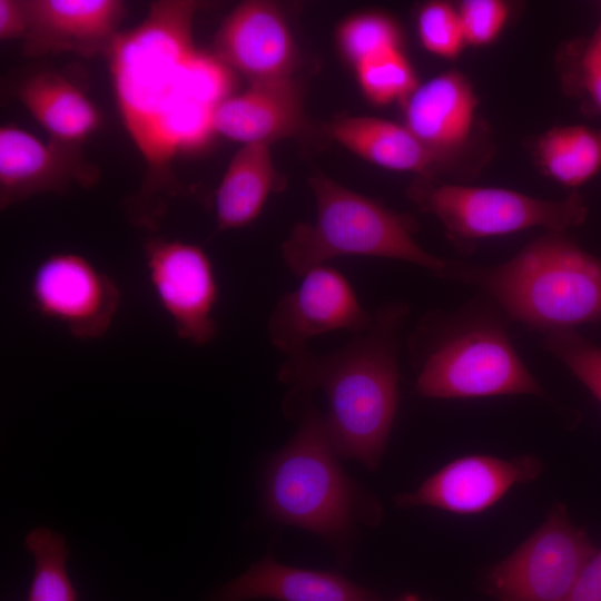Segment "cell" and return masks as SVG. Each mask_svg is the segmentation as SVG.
I'll list each match as a JSON object with an SVG mask.
<instances>
[{"instance_id": "14", "label": "cell", "mask_w": 601, "mask_h": 601, "mask_svg": "<svg viewBox=\"0 0 601 601\" xmlns=\"http://www.w3.org/2000/svg\"><path fill=\"white\" fill-rule=\"evenodd\" d=\"M250 86L290 79L295 46L285 20L272 4L246 1L224 20L215 38V53Z\"/></svg>"}, {"instance_id": "22", "label": "cell", "mask_w": 601, "mask_h": 601, "mask_svg": "<svg viewBox=\"0 0 601 601\" xmlns=\"http://www.w3.org/2000/svg\"><path fill=\"white\" fill-rule=\"evenodd\" d=\"M536 154L543 169L566 187H579L601 169V129L582 125L548 130Z\"/></svg>"}, {"instance_id": "3", "label": "cell", "mask_w": 601, "mask_h": 601, "mask_svg": "<svg viewBox=\"0 0 601 601\" xmlns=\"http://www.w3.org/2000/svg\"><path fill=\"white\" fill-rule=\"evenodd\" d=\"M548 231L494 266L447 262L446 276L492 296L514 321L545 333L601 321V259Z\"/></svg>"}, {"instance_id": "31", "label": "cell", "mask_w": 601, "mask_h": 601, "mask_svg": "<svg viewBox=\"0 0 601 601\" xmlns=\"http://www.w3.org/2000/svg\"><path fill=\"white\" fill-rule=\"evenodd\" d=\"M566 601H601V550L585 564Z\"/></svg>"}, {"instance_id": "26", "label": "cell", "mask_w": 601, "mask_h": 601, "mask_svg": "<svg viewBox=\"0 0 601 601\" xmlns=\"http://www.w3.org/2000/svg\"><path fill=\"white\" fill-rule=\"evenodd\" d=\"M418 33L425 49L442 58H455L466 45L457 7L444 1L422 8Z\"/></svg>"}, {"instance_id": "20", "label": "cell", "mask_w": 601, "mask_h": 601, "mask_svg": "<svg viewBox=\"0 0 601 601\" xmlns=\"http://www.w3.org/2000/svg\"><path fill=\"white\" fill-rule=\"evenodd\" d=\"M327 135L342 146L378 166L413 171L421 177L439 160L403 125L375 117H341L326 127Z\"/></svg>"}, {"instance_id": "6", "label": "cell", "mask_w": 601, "mask_h": 601, "mask_svg": "<svg viewBox=\"0 0 601 601\" xmlns=\"http://www.w3.org/2000/svg\"><path fill=\"white\" fill-rule=\"evenodd\" d=\"M408 197L434 215L461 249L476 239L534 227L564 231L582 225L588 209L578 193L562 199H541L515 190L446 184L418 177Z\"/></svg>"}, {"instance_id": "7", "label": "cell", "mask_w": 601, "mask_h": 601, "mask_svg": "<svg viewBox=\"0 0 601 601\" xmlns=\"http://www.w3.org/2000/svg\"><path fill=\"white\" fill-rule=\"evenodd\" d=\"M415 390L431 398L543 395L505 332L492 324L476 325L437 342L421 362Z\"/></svg>"}, {"instance_id": "23", "label": "cell", "mask_w": 601, "mask_h": 601, "mask_svg": "<svg viewBox=\"0 0 601 601\" xmlns=\"http://www.w3.org/2000/svg\"><path fill=\"white\" fill-rule=\"evenodd\" d=\"M35 559V571L27 601H78L67 571L69 548L63 535L38 526L24 539Z\"/></svg>"}, {"instance_id": "19", "label": "cell", "mask_w": 601, "mask_h": 601, "mask_svg": "<svg viewBox=\"0 0 601 601\" xmlns=\"http://www.w3.org/2000/svg\"><path fill=\"white\" fill-rule=\"evenodd\" d=\"M17 96L53 141L79 146L101 125L95 104L60 73L31 75L18 86Z\"/></svg>"}, {"instance_id": "13", "label": "cell", "mask_w": 601, "mask_h": 601, "mask_svg": "<svg viewBox=\"0 0 601 601\" xmlns=\"http://www.w3.org/2000/svg\"><path fill=\"white\" fill-rule=\"evenodd\" d=\"M541 470L542 463L534 456L469 455L443 466L416 491L398 495L396 503L475 514L495 504L514 484L534 480Z\"/></svg>"}, {"instance_id": "12", "label": "cell", "mask_w": 601, "mask_h": 601, "mask_svg": "<svg viewBox=\"0 0 601 601\" xmlns=\"http://www.w3.org/2000/svg\"><path fill=\"white\" fill-rule=\"evenodd\" d=\"M98 178V169L79 146L43 142L16 125L0 128L2 210L37 194L67 191L73 184L91 187Z\"/></svg>"}, {"instance_id": "9", "label": "cell", "mask_w": 601, "mask_h": 601, "mask_svg": "<svg viewBox=\"0 0 601 601\" xmlns=\"http://www.w3.org/2000/svg\"><path fill=\"white\" fill-rule=\"evenodd\" d=\"M300 277L297 288L278 299L267 322L273 346L286 357L308 349V342L325 333L358 335L372 326L374 314L363 307L339 270L324 264Z\"/></svg>"}, {"instance_id": "4", "label": "cell", "mask_w": 601, "mask_h": 601, "mask_svg": "<svg viewBox=\"0 0 601 601\" xmlns=\"http://www.w3.org/2000/svg\"><path fill=\"white\" fill-rule=\"evenodd\" d=\"M337 456L324 415L309 405L289 442L268 463L263 489L273 519L334 546L347 541L357 523L380 518L377 505L347 476Z\"/></svg>"}, {"instance_id": "24", "label": "cell", "mask_w": 601, "mask_h": 601, "mask_svg": "<svg viewBox=\"0 0 601 601\" xmlns=\"http://www.w3.org/2000/svg\"><path fill=\"white\" fill-rule=\"evenodd\" d=\"M356 69L362 89L377 104L404 102L418 86L398 47L358 63Z\"/></svg>"}, {"instance_id": "28", "label": "cell", "mask_w": 601, "mask_h": 601, "mask_svg": "<svg viewBox=\"0 0 601 601\" xmlns=\"http://www.w3.org/2000/svg\"><path fill=\"white\" fill-rule=\"evenodd\" d=\"M568 80L585 105L601 114V39L594 33L571 48Z\"/></svg>"}, {"instance_id": "29", "label": "cell", "mask_w": 601, "mask_h": 601, "mask_svg": "<svg viewBox=\"0 0 601 601\" xmlns=\"http://www.w3.org/2000/svg\"><path fill=\"white\" fill-rule=\"evenodd\" d=\"M457 10L465 42L473 46L494 41L509 17V6L501 0H465Z\"/></svg>"}, {"instance_id": "5", "label": "cell", "mask_w": 601, "mask_h": 601, "mask_svg": "<svg viewBox=\"0 0 601 601\" xmlns=\"http://www.w3.org/2000/svg\"><path fill=\"white\" fill-rule=\"evenodd\" d=\"M309 186L316 200L313 223H299L282 245L287 268L302 276L339 256H371L407 262L446 275L447 262L414 239L415 220L352 191L318 173Z\"/></svg>"}, {"instance_id": "10", "label": "cell", "mask_w": 601, "mask_h": 601, "mask_svg": "<svg viewBox=\"0 0 601 601\" xmlns=\"http://www.w3.org/2000/svg\"><path fill=\"white\" fill-rule=\"evenodd\" d=\"M144 248L149 283L177 336L195 345L210 343L217 334L219 288L208 255L177 239L151 238Z\"/></svg>"}, {"instance_id": "15", "label": "cell", "mask_w": 601, "mask_h": 601, "mask_svg": "<svg viewBox=\"0 0 601 601\" xmlns=\"http://www.w3.org/2000/svg\"><path fill=\"white\" fill-rule=\"evenodd\" d=\"M29 28L23 55L106 53L126 16L119 0H26Z\"/></svg>"}, {"instance_id": "21", "label": "cell", "mask_w": 601, "mask_h": 601, "mask_svg": "<svg viewBox=\"0 0 601 601\" xmlns=\"http://www.w3.org/2000/svg\"><path fill=\"white\" fill-rule=\"evenodd\" d=\"M275 186L276 175L268 145H244L229 162L216 191L217 231L252 224Z\"/></svg>"}, {"instance_id": "11", "label": "cell", "mask_w": 601, "mask_h": 601, "mask_svg": "<svg viewBox=\"0 0 601 601\" xmlns=\"http://www.w3.org/2000/svg\"><path fill=\"white\" fill-rule=\"evenodd\" d=\"M30 299L42 317L62 324L80 339L105 335L119 308L116 283L82 255L59 252L36 267Z\"/></svg>"}, {"instance_id": "27", "label": "cell", "mask_w": 601, "mask_h": 601, "mask_svg": "<svg viewBox=\"0 0 601 601\" xmlns=\"http://www.w3.org/2000/svg\"><path fill=\"white\" fill-rule=\"evenodd\" d=\"M345 53L358 63L393 48H397V32L393 23L378 14L357 16L339 30Z\"/></svg>"}, {"instance_id": "33", "label": "cell", "mask_w": 601, "mask_h": 601, "mask_svg": "<svg viewBox=\"0 0 601 601\" xmlns=\"http://www.w3.org/2000/svg\"><path fill=\"white\" fill-rule=\"evenodd\" d=\"M594 35L598 36L601 39V20L594 31Z\"/></svg>"}, {"instance_id": "8", "label": "cell", "mask_w": 601, "mask_h": 601, "mask_svg": "<svg viewBox=\"0 0 601 601\" xmlns=\"http://www.w3.org/2000/svg\"><path fill=\"white\" fill-rule=\"evenodd\" d=\"M597 552L562 504L489 575L499 601H566L585 564Z\"/></svg>"}, {"instance_id": "18", "label": "cell", "mask_w": 601, "mask_h": 601, "mask_svg": "<svg viewBox=\"0 0 601 601\" xmlns=\"http://www.w3.org/2000/svg\"><path fill=\"white\" fill-rule=\"evenodd\" d=\"M304 126L299 92L292 80L253 85L229 96L214 112L215 132L228 139L268 145L293 136Z\"/></svg>"}, {"instance_id": "32", "label": "cell", "mask_w": 601, "mask_h": 601, "mask_svg": "<svg viewBox=\"0 0 601 601\" xmlns=\"http://www.w3.org/2000/svg\"><path fill=\"white\" fill-rule=\"evenodd\" d=\"M395 601H422V600L417 595L408 593V594L402 595Z\"/></svg>"}, {"instance_id": "25", "label": "cell", "mask_w": 601, "mask_h": 601, "mask_svg": "<svg viewBox=\"0 0 601 601\" xmlns=\"http://www.w3.org/2000/svg\"><path fill=\"white\" fill-rule=\"evenodd\" d=\"M544 345L601 403V346L574 329L545 333Z\"/></svg>"}, {"instance_id": "17", "label": "cell", "mask_w": 601, "mask_h": 601, "mask_svg": "<svg viewBox=\"0 0 601 601\" xmlns=\"http://www.w3.org/2000/svg\"><path fill=\"white\" fill-rule=\"evenodd\" d=\"M378 601L376 595L341 573L302 569L270 554L217 588L205 601Z\"/></svg>"}, {"instance_id": "16", "label": "cell", "mask_w": 601, "mask_h": 601, "mask_svg": "<svg viewBox=\"0 0 601 601\" xmlns=\"http://www.w3.org/2000/svg\"><path fill=\"white\" fill-rule=\"evenodd\" d=\"M405 127L440 164L463 151L474 131L477 98L457 71L417 86L405 99Z\"/></svg>"}, {"instance_id": "30", "label": "cell", "mask_w": 601, "mask_h": 601, "mask_svg": "<svg viewBox=\"0 0 601 601\" xmlns=\"http://www.w3.org/2000/svg\"><path fill=\"white\" fill-rule=\"evenodd\" d=\"M28 28L26 0H0V39H23Z\"/></svg>"}, {"instance_id": "2", "label": "cell", "mask_w": 601, "mask_h": 601, "mask_svg": "<svg viewBox=\"0 0 601 601\" xmlns=\"http://www.w3.org/2000/svg\"><path fill=\"white\" fill-rule=\"evenodd\" d=\"M407 312L403 303L385 304L372 326L345 346L326 354L306 349L278 370V380L292 388L288 397L324 391L335 452L371 471L378 467L397 411L398 339Z\"/></svg>"}, {"instance_id": "1", "label": "cell", "mask_w": 601, "mask_h": 601, "mask_svg": "<svg viewBox=\"0 0 601 601\" xmlns=\"http://www.w3.org/2000/svg\"><path fill=\"white\" fill-rule=\"evenodd\" d=\"M198 7L190 0L155 1L105 53L121 121L146 166L140 193L130 201L140 226L155 227L165 199L180 191L174 160L208 144L216 134L214 112L231 96V69L194 42Z\"/></svg>"}]
</instances>
